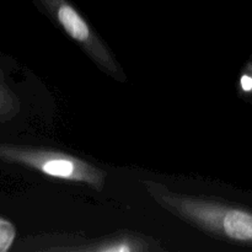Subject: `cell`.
<instances>
[{
	"label": "cell",
	"instance_id": "4",
	"mask_svg": "<svg viewBox=\"0 0 252 252\" xmlns=\"http://www.w3.org/2000/svg\"><path fill=\"white\" fill-rule=\"evenodd\" d=\"M20 250L32 252H164L158 239L140 231L122 229L97 238L80 233H44L27 236Z\"/></svg>",
	"mask_w": 252,
	"mask_h": 252
},
{
	"label": "cell",
	"instance_id": "3",
	"mask_svg": "<svg viewBox=\"0 0 252 252\" xmlns=\"http://www.w3.org/2000/svg\"><path fill=\"white\" fill-rule=\"evenodd\" d=\"M32 1L105 75L117 83H127V74L116 54L71 0Z\"/></svg>",
	"mask_w": 252,
	"mask_h": 252
},
{
	"label": "cell",
	"instance_id": "7",
	"mask_svg": "<svg viewBox=\"0 0 252 252\" xmlns=\"http://www.w3.org/2000/svg\"><path fill=\"white\" fill-rule=\"evenodd\" d=\"M16 229L11 221L0 217V252H6L14 245Z\"/></svg>",
	"mask_w": 252,
	"mask_h": 252
},
{
	"label": "cell",
	"instance_id": "5",
	"mask_svg": "<svg viewBox=\"0 0 252 252\" xmlns=\"http://www.w3.org/2000/svg\"><path fill=\"white\" fill-rule=\"evenodd\" d=\"M20 100L0 75V122H6L19 115Z\"/></svg>",
	"mask_w": 252,
	"mask_h": 252
},
{
	"label": "cell",
	"instance_id": "1",
	"mask_svg": "<svg viewBox=\"0 0 252 252\" xmlns=\"http://www.w3.org/2000/svg\"><path fill=\"white\" fill-rule=\"evenodd\" d=\"M157 206L196 230L231 244L252 249V207L230 199L175 191L154 180L143 181Z\"/></svg>",
	"mask_w": 252,
	"mask_h": 252
},
{
	"label": "cell",
	"instance_id": "2",
	"mask_svg": "<svg viewBox=\"0 0 252 252\" xmlns=\"http://www.w3.org/2000/svg\"><path fill=\"white\" fill-rule=\"evenodd\" d=\"M0 160L97 192L103 191L108 177L107 171L89 160L54 148L0 143Z\"/></svg>",
	"mask_w": 252,
	"mask_h": 252
},
{
	"label": "cell",
	"instance_id": "6",
	"mask_svg": "<svg viewBox=\"0 0 252 252\" xmlns=\"http://www.w3.org/2000/svg\"><path fill=\"white\" fill-rule=\"evenodd\" d=\"M238 93L239 96H241L244 100L252 105V54L248 62L244 64L240 75H239Z\"/></svg>",
	"mask_w": 252,
	"mask_h": 252
}]
</instances>
